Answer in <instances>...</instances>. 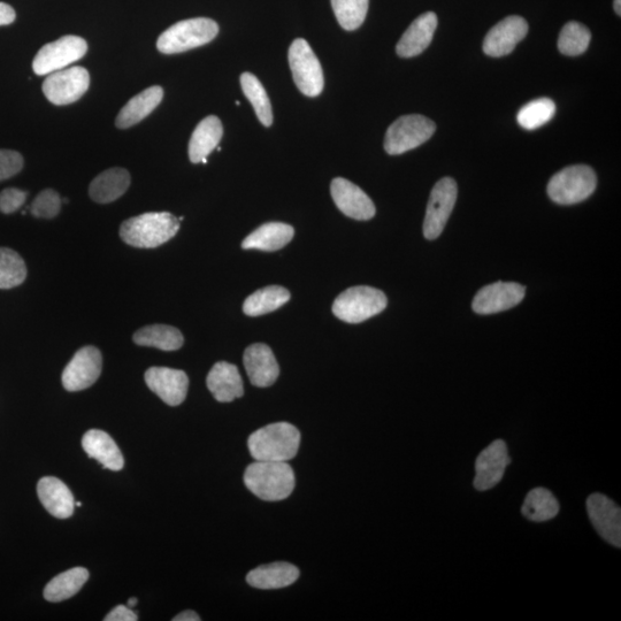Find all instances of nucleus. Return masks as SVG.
Instances as JSON below:
<instances>
[{"mask_svg":"<svg viewBox=\"0 0 621 621\" xmlns=\"http://www.w3.org/2000/svg\"><path fill=\"white\" fill-rule=\"evenodd\" d=\"M180 220L168 212H150L122 222L121 240L138 249H155L173 239Z\"/></svg>","mask_w":621,"mask_h":621,"instance_id":"nucleus-1","label":"nucleus"},{"mask_svg":"<svg viewBox=\"0 0 621 621\" xmlns=\"http://www.w3.org/2000/svg\"><path fill=\"white\" fill-rule=\"evenodd\" d=\"M245 486L253 495L267 502L286 500L295 489V473L287 462H258L244 473Z\"/></svg>","mask_w":621,"mask_h":621,"instance_id":"nucleus-2","label":"nucleus"},{"mask_svg":"<svg viewBox=\"0 0 621 621\" xmlns=\"http://www.w3.org/2000/svg\"><path fill=\"white\" fill-rule=\"evenodd\" d=\"M301 446V433L289 423L267 425L252 433L248 448L258 462H288L296 457Z\"/></svg>","mask_w":621,"mask_h":621,"instance_id":"nucleus-3","label":"nucleus"},{"mask_svg":"<svg viewBox=\"0 0 621 621\" xmlns=\"http://www.w3.org/2000/svg\"><path fill=\"white\" fill-rule=\"evenodd\" d=\"M218 33V23L212 19L183 20L159 36L157 48L164 55H176L212 42Z\"/></svg>","mask_w":621,"mask_h":621,"instance_id":"nucleus-4","label":"nucleus"},{"mask_svg":"<svg viewBox=\"0 0 621 621\" xmlns=\"http://www.w3.org/2000/svg\"><path fill=\"white\" fill-rule=\"evenodd\" d=\"M387 304V297L381 290L358 286L343 291L335 299L333 313L348 324H360L385 311Z\"/></svg>","mask_w":621,"mask_h":621,"instance_id":"nucleus-5","label":"nucleus"},{"mask_svg":"<svg viewBox=\"0 0 621 621\" xmlns=\"http://www.w3.org/2000/svg\"><path fill=\"white\" fill-rule=\"evenodd\" d=\"M596 186L597 178L593 168L575 165L552 176L548 184V195L557 204L573 205L592 196Z\"/></svg>","mask_w":621,"mask_h":621,"instance_id":"nucleus-6","label":"nucleus"},{"mask_svg":"<svg viewBox=\"0 0 621 621\" xmlns=\"http://www.w3.org/2000/svg\"><path fill=\"white\" fill-rule=\"evenodd\" d=\"M435 130V122L424 115H403L388 128L385 150L390 156L403 155L427 142Z\"/></svg>","mask_w":621,"mask_h":621,"instance_id":"nucleus-7","label":"nucleus"},{"mask_svg":"<svg viewBox=\"0 0 621 621\" xmlns=\"http://www.w3.org/2000/svg\"><path fill=\"white\" fill-rule=\"evenodd\" d=\"M288 58L299 91L308 97H318L325 86L324 72L309 43L297 38L290 45Z\"/></svg>","mask_w":621,"mask_h":621,"instance_id":"nucleus-8","label":"nucleus"},{"mask_svg":"<svg viewBox=\"0 0 621 621\" xmlns=\"http://www.w3.org/2000/svg\"><path fill=\"white\" fill-rule=\"evenodd\" d=\"M88 51V44L82 37L68 35L58 41L46 44L37 52L33 61L36 75H49L61 71L80 60Z\"/></svg>","mask_w":621,"mask_h":621,"instance_id":"nucleus-9","label":"nucleus"},{"mask_svg":"<svg viewBox=\"0 0 621 621\" xmlns=\"http://www.w3.org/2000/svg\"><path fill=\"white\" fill-rule=\"evenodd\" d=\"M90 86L86 68L71 67L49 74L43 83V92L49 102L61 106L78 102Z\"/></svg>","mask_w":621,"mask_h":621,"instance_id":"nucleus-10","label":"nucleus"},{"mask_svg":"<svg viewBox=\"0 0 621 621\" xmlns=\"http://www.w3.org/2000/svg\"><path fill=\"white\" fill-rule=\"evenodd\" d=\"M457 195L458 188L454 179L444 178L435 184L429 197L424 222V235L427 240H436L443 233L454 210Z\"/></svg>","mask_w":621,"mask_h":621,"instance_id":"nucleus-11","label":"nucleus"},{"mask_svg":"<svg viewBox=\"0 0 621 621\" xmlns=\"http://www.w3.org/2000/svg\"><path fill=\"white\" fill-rule=\"evenodd\" d=\"M103 368L102 352L96 347H84L63 372V386L67 391H81L90 388L101 377Z\"/></svg>","mask_w":621,"mask_h":621,"instance_id":"nucleus-12","label":"nucleus"},{"mask_svg":"<svg viewBox=\"0 0 621 621\" xmlns=\"http://www.w3.org/2000/svg\"><path fill=\"white\" fill-rule=\"evenodd\" d=\"M511 463L508 446L503 440H496L481 452L475 462L474 488L486 492L500 483L506 467Z\"/></svg>","mask_w":621,"mask_h":621,"instance_id":"nucleus-13","label":"nucleus"},{"mask_svg":"<svg viewBox=\"0 0 621 621\" xmlns=\"http://www.w3.org/2000/svg\"><path fill=\"white\" fill-rule=\"evenodd\" d=\"M525 287L516 282H496L483 287L475 295L472 308L475 313L494 314L515 308L525 297Z\"/></svg>","mask_w":621,"mask_h":621,"instance_id":"nucleus-14","label":"nucleus"},{"mask_svg":"<svg viewBox=\"0 0 621 621\" xmlns=\"http://www.w3.org/2000/svg\"><path fill=\"white\" fill-rule=\"evenodd\" d=\"M145 382L161 401L178 406L186 400L189 378L186 372L168 367H151L145 372Z\"/></svg>","mask_w":621,"mask_h":621,"instance_id":"nucleus-15","label":"nucleus"},{"mask_svg":"<svg viewBox=\"0 0 621 621\" xmlns=\"http://www.w3.org/2000/svg\"><path fill=\"white\" fill-rule=\"evenodd\" d=\"M587 511L590 521L603 540L613 547H621V510L619 506L602 494L588 497Z\"/></svg>","mask_w":621,"mask_h":621,"instance_id":"nucleus-16","label":"nucleus"},{"mask_svg":"<svg viewBox=\"0 0 621 621\" xmlns=\"http://www.w3.org/2000/svg\"><path fill=\"white\" fill-rule=\"evenodd\" d=\"M527 33V21L518 15H511L489 30L483 41V51L493 58L508 56L524 40Z\"/></svg>","mask_w":621,"mask_h":621,"instance_id":"nucleus-17","label":"nucleus"},{"mask_svg":"<svg viewBox=\"0 0 621 621\" xmlns=\"http://www.w3.org/2000/svg\"><path fill=\"white\" fill-rule=\"evenodd\" d=\"M331 194L336 206L349 218L366 221L372 219L377 212L372 199L349 180L334 179L331 184Z\"/></svg>","mask_w":621,"mask_h":621,"instance_id":"nucleus-18","label":"nucleus"},{"mask_svg":"<svg viewBox=\"0 0 621 621\" xmlns=\"http://www.w3.org/2000/svg\"><path fill=\"white\" fill-rule=\"evenodd\" d=\"M243 362L253 386L271 387L279 378V364L271 348L265 344L250 345L244 352Z\"/></svg>","mask_w":621,"mask_h":621,"instance_id":"nucleus-19","label":"nucleus"},{"mask_svg":"<svg viewBox=\"0 0 621 621\" xmlns=\"http://www.w3.org/2000/svg\"><path fill=\"white\" fill-rule=\"evenodd\" d=\"M436 14L427 12L421 14L406 29L400 42L396 46L397 55L402 58H412L421 55L432 43L437 28Z\"/></svg>","mask_w":621,"mask_h":621,"instance_id":"nucleus-20","label":"nucleus"},{"mask_svg":"<svg viewBox=\"0 0 621 621\" xmlns=\"http://www.w3.org/2000/svg\"><path fill=\"white\" fill-rule=\"evenodd\" d=\"M207 388L220 403H229L244 394L243 380L237 367L219 362L212 367L206 379Z\"/></svg>","mask_w":621,"mask_h":621,"instance_id":"nucleus-21","label":"nucleus"},{"mask_svg":"<svg viewBox=\"0 0 621 621\" xmlns=\"http://www.w3.org/2000/svg\"><path fill=\"white\" fill-rule=\"evenodd\" d=\"M37 494L51 516L59 519H67L73 516L74 496L63 481L53 477H45L38 482Z\"/></svg>","mask_w":621,"mask_h":621,"instance_id":"nucleus-22","label":"nucleus"},{"mask_svg":"<svg viewBox=\"0 0 621 621\" xmlns=\"http://www.w3.org/2000/svg\"><path fill=\"white\" fill-rule=\"evenodd\" d=\"M82 447L86 454L101 463L104 469L111 471L124 469V456L109 434L99 431V429H91L84 434Z\"/></svg>","mask_w":621,"mask_h":621,"instance_id":"nucleus-23","label":"nucleus"},{"mask_svg":"<svg viewBox=\"0 0 621 621\" xmlns=\"http://www.w3.org/2000/svg\"><path fill=\"white\" fill-rule=\"evenodd\" d=\"M224 134V127L216 115H210L197 125L189 142V158L191 163H207L214 149H216Z\"/></svg>","mask_w":621,"mask_h":621,"instance_id":"nucleus-24","label":"nucleus"},{"mask_svg":"<svg viewBox=\"0 0 621 621\" xmlns=\"http://www.w3.org/2000/svg\"><path fill=\"white\" fill-rule=\"evenodd\" d=\"M164 90L155 86L145 89L141 94L136 95L122 107L115 120V126L120 129L133 127L157 109L159 104L163 102Z\"/></svg>","mask_w":621,"mask_h":621,"instance_id":"nucleus-25","label":"nucleus"},{"mask_svg":"<svg viewBox=\"0 0 621 621\" xmlns=\"http://www.w3.org/2000/svg\"><path fill=\"white\" fill-rule=\"evenodd\" d=\"M130 174L125 168H110L99 174L89 187L92 201L99 204H109L117 201L126 194L130 186Z\"/></svg>","mask_w":621,"mask_h":621,"instance_id":"nucleus-26","label":"nucleus"},{"mask_svg":"<svg viewBox=\"0 0 621 621\" xmlns=\"http://www.w3.org/2000/svg\"><path fill=\"white\" fill-rule=\"evenodd\" d=\"M295 230L283 222H268L245 237L242 248L245 250L278 251L294 239Z\"/></svg>","mask_w":621,"mask_h":621,"instance_id":"nucleus-27","label":"nucleus"},{"mask_svg":"<svg viewBox=\"0 0 621 621\" xmlns=\"http://www.w3.org/2000/svg\"><path fill=\"white\" fill-rule=\"evenodd\" d=\"M299 578V570L286 562L257 567L247 575L248 584L257 589H281L289 587Z\"/></svg>","mask_w":621,"mask_h":621,"instance_id":"nucleus-28","label":"nucleus"},{"mask_svg":"<svg viewBox=\"0 0 621 621\" xmlns=\"http://www.w3.org/2000/svg\"><path fill=\"white\" fill-rule=\"evenodd\" d=\"M88 579L89 572L84 567H74V569L60 573L46 585L44 598L53 603L68 600L80 592Z\"/></svg>","mask_w":621,"mask_h":621,"instance_id":"nucleus-29","label":"nucleus"},{"mask_svg":"<svg viewBox=\"0 0 621 621\" xmlns=\"http://www.w3.org/2000/svg\"><path fill=\"white\" fill-rule=\"evenodd\" d=\"M133 341L141 347L157 348L163 351H175L182 348L183 335L178 328L167 325H151L138 329Z\"/></svg>","mask_w":621,"mask_h":621,"instance_id":"nucleus-30","label":"nucleus"},{"mask_svg":"<svg viewBox=\"0 0 621 621\" xmlns=\"http://www.w3.org/2000/svg\"><path fill=\"white\" fill-rule=\"evenodd\" d=\"M290 299L289 290L281 286H270L253 293L243 304V311L249 317L264 316L281 308Z\"/></svg>","mask_w":621,"mask_h":621,"instance_id":"nucleus-31","label":"nucleus"},{"mask_svg":"<svg viewBox=\"0 0 621 621\" xmlns=\"http://www.w3.org/2000/svg\"><path fill=\"white\" fill-rule=\"evenodd\" d=\"M559 509L561 506H559L557 498L552 495L550 490L540 487L528 493L521 512H523L524 517L534 521V523H544V521L554 519L558 515Z\"/></svg>","mask_w":621,"mask_h":621,"instance_id":"nucleus-32","label":"nucleus"},{"mask_svg":"<svg viewBox=\"0 0 621 621\" xmlns=\"http://www.w3.org/2000/svg\"><path fill=\"white\" fill-rule=\"evenodd\" d=\"M241 87L244 95L247 96L249 102L253 106L257 117L265 127L273 124V111L270 98L267 92L255 75L251 73H243L241 75Z\"/></svg>","mask_w":621,"mask_h":621,"instance_id":"nucleus-33","label":"nucleus"},{"mask_svg":"<svg viewBox=\"0 0 621 621\" xmlns=\"http://www.w3.org/2000/svg\"><path fill=\"white\" fill-rule=\"evenodd\" d=\"M26 278L27 267L19 253L9 248H0V289L18 287Z\"/></svg>","mask_w":621,"mask_h":621,"instance_id":"nucleus-34","label":"nucleus"},{"mask_svg":"<svg viewBox=\"0 0 621 621\" xmlns=\"http://www.w3.org/2000/svg\"><path fill=\"white\" fill-rule=\"evenodd\" d=\"M592 34L582 23L571 21L566 23L559 35L558 49L565 56L577 57L588 49Z\"/></svg>","mask_w":621,"mask_h":621,"instance_id":"nucleus-35","label":"nucleus"},{"mask_svg":"<svg viewBox=\"0 0 621 621\" xmlns=\"http://www.w3.org/2000/svg\"><path fill=\"white\" fill-rule=\"evenodd\" d=\"M556 113V104L550 98H539L523 106L517 115L518 124L534 130L546 125Z\"/></svg>","mask_w":621,"mask_h":621,"instance_id":"nucleus-36","label":"nucleus"},{"mask_svg":"<svg viewBox=\"0 0 621 621\" xmlns=\"http://www.w3.org/2000/svg\"><path fill=\"white\" fill-rule=\"evenodd\" d=\"M370 0H332V7L337 21L348 32L363 25Z\"/></svg>","mask_w":621,"mask_h":621,"instance_id":"nucleus-37","label":"nucleus"},{"mask_svg":"<svg viewBox=\"0 0 621 621\" xmlns=\"http://www.w3.org/2000/svg\"><path fill=\"white\" fill-rule=\"evenodd\" d=\"M61 209V198L57 191L53 189L43 190L34 199L29 207L30 213L36 218L53 219L56 218Z\"/></svg>","mask_w":621,"mask_h":621,"instance_id":"nucleus-38","label":"nucleus"},{"mask_svg":"<svg viewBox=\"0 0 621 621\" xmlns=\"http://www.w3.org/2000/svg\"><path fill=\"white\" fill-rule=\"evenodd\" d=\"M23 167V158L17 151L0 150V181L17 175Z\"/></svg>","mask_w":621,"mask_h":621,"instance_id":"nucleus-39","label":"nucleus"},{"mask_svg":"<svg viewBox=\"0 0 621 621\" xmlns=\"http://www.w3.org/2000/svg\"><path fill=\"white\" fill-rule=\"evenodd\" d=\"M28 193L17 188L5 189L0 193V212L11 214L25 204Z\"/></svg>","mask_w":621,"mask_h":621,"instance_id":"nucleus-40","label":"nucleus"},{"mask_svg":"<svg viewBox=\"0 0 621 621\" xmlns=\"http://www.w3.org/2000/svg\"><path fill=\"white\" fill-rule=\"evenodd\" d=\"M105 621H137V615L125 605H118L109 615L104 618Z\"/></svg>","mask_w":621,"mask_h":621,"instance_id":"nucleus-41","label":"nucleus"},{"mask_svg":"<svg viewBox=\"0 0 621 621\" xmlns=\"http://www.w3.org/2000/svg\"><path fill=\"white\" fill-rule=\"evenodd\" d=\"M17 18V14L9 4L0 3V26L11 25Z\"/></svg>","mask_w":621,"mask_h":621,"instance_id":"nucleus-42","label":"nucleus"},{"mask_svg":"<svg viewBox=\"0 0 621 621\" xmlns=\"http://www.w3.org/2000/svg\"><path fill=\"white\" fill-rule=\"evenodd\" d=\"M202 618L195 611L187 610L173 618V621H201Z\"/></svg>","mask_w":621,"mask_h":621,"instance_id":"nucleus-43","label":"nucleus"},{"mask_svg":"<svg viewBox=\"0 0 621 621\" xmlns=\"http://www.w3.org/2000/svg\"><path fill=\"white\" fill-rule=\"evenodd\" d=\"M613 7H615V11L616 13L619 15H621V0H615V4H613Z\"/></svg>","mask_w":621,"mask_h":621,"instance_id":"nucleus-44","label":"nucleus"},{"mask_svg":"<svg viewBox=\"0 0 621 621\" xmlns=\"http://www.w3.org/2000/svg\"><path fill=\"white\" fill-rule=\"evenodd\" d=\"M136 604H137V598H135V597L130 598V600L128 601V607L129 608L136 607Z\"/></svg>","mask_w":621,"mask_h":621,"instance_id":"nucleus-45","label":"nucleus"},{"mask_svg":"<svg viewBox=\"0 0 621 621\" xmlns=\"http://www.w3.org/2000/svg\"><path fill=\"white\" fill-rule=\"evenodd\" d=\"M75 506H79V508H81L82 503L81 502H75Z\"/></svg>","mask_w":621,"mask_h":621,"instance_id":"nucleus-46","label":"nucleus"}]
</instances>
